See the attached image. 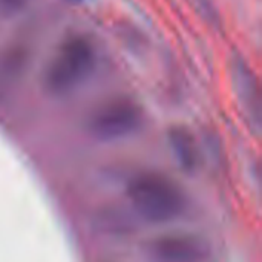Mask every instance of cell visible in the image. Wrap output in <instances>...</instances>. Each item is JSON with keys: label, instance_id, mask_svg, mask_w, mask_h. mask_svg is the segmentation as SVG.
Here are the masks:
<instances>
[{"label": "cell", "instance_id": "7a4b0ae2", "mask_svg": "<svg viewBox=\"0 0 262 262\" xmlns=\"http://www.w3.org/2000/svg\"><path fill=\"white\" fill-rule=\"evenodd\" d=\"M95 66V48L84 35L66 38L46 66L43 83L52 95H64L77 89Z\"/></svg>", "mask_w": 262, "mask_h": 262}, {"label": "cell", "instance_id": "52a82bcc", "mask_svg": "<svg viewBox=\"0 0 262 262\" xmlns=\"http://www.w3.org/2000/svg\"><path fill=\"white\" fill-rule=\"evenodd\" d=\"M29 0H0V15L2 17H14L20 14Z\"/></svg>", "mask_w": 262, "mask_h": 262}, {"label": "cell", "instance_id": "5b68a950", "mask_svg": "<svg viewBox=\"0 0 262 262\" xmlns=\"http://www.w3.org/2000/svg\"><path fill=\"white\" fill-rule=\"evenodd\" d=\"M230 72H232V84H233V91L238 98V103L241 104V109L244 111L250 126L255 129V132H259L261 92H259L256 75L253 69L249 66V63L239 54H236L232 58Z\"/></svg>", "mask_w": 262, "mask_h": 262}, {"label": "cell", "instance_id": "3957f363", "mask_svg": "<svg viewBox=\"0 0 262 262\" xmlns=\"http://www.w3.org/2000/svg\"><path fill=\"white\" fill-rule=\"evenodd\" d=\"M143 111L129 97H117L101 103L89 115L88 132L100 141H118L140 130Z\"/></svg>", "mask_w": 262, "mask_h": 262}, {"label": "cell", "instance_id": "6da1fadb", "mask_svg": "<svg viewBox=\"0 0 262 262\" xmlns=\"http://www.w3.org/2000/svg\"><path fill=\"white\" fill-rule=\"evenodd\" d=\"M126 192L132 210L149 224L173 223L187 209V196L180 184L158 172L135 175Z\"/></svg>", "mask_w": 262, "mask_h": 262}, {"label": "cell", "instance_id": "8992f818", "mask_svg": "<svg viewBox=\"0 0 262 262\" xmlns=\"http://www.w3.org/2000/svg\"><path fill=\"white\" fill-rule=\"evenodd\" d=\"M169 147L175 161L186 172H193L200 166V149L193 134L184 126H173L167 132Z\"/></svg>", "mask_w": 262, "mask_h": 262}, {"label": "cell", "instance_id": "277c9868", "mask_svg": "<svg viewBox=\"0 0 262 262\" xmlns=\"http://www.w3.org/2000/svg\"><path fill=\"white\" fill-rule=\"evenodd\" d=\"M149 262H215L212 244L193 233H164L146 246Z\"/></svg>", "mask_w": 262, "mask_h": 262}, {"label": "cell", "instance_id": "ba28073f", "mask_svg": "<svg viewBox=\"0 0 262 262\" xmlns=\"http://www.w3.org/2000/svg\"><path fill=\"white\" fill-rule=\"evenodd\" d=\"M66 2H69V3H83L84 0H66Z\"/></svg>", "mask_w": 262, "mask_h": 262}]
</instances>
